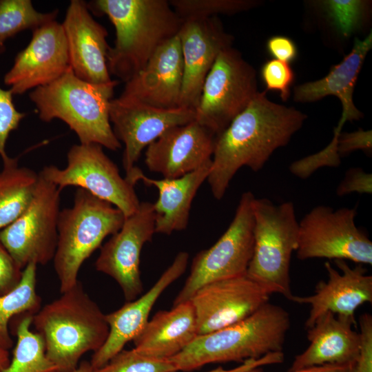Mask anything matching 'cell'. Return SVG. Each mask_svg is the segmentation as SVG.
Segmentation results:
<instances>
[{"mask_svg":"<svg viewBox=\"0 0 372 372\" xmlns=\"http://www.w3.org/2000/svg\"><path fill=\"white\" fill-rule=\"evenodd\" d=\"M334 261L340 272L326 262L328 280L319 282L313 295H293L291 300L311 306L305 322L307 329L326 312L355 320V310L362 304L372 302V276L366 274V269L360 264L351 267L344 260Z\"/></svg>","mask_w":372,"mask_h":372,"instance_id":"20","label":"cell"},{"mask_svg":"<svg viewBox=\"0 0 372 372\" xmlns=\"http://www.w3.org/2000/svg\"><path fill=\"white\" fill-rule=\"evenodd\" d=\"M283 361V353L282 351L274 352L267 354L256 360H247L234 369H225L222 366H218L216 369L206 372H245L252 369L259 368L260 366L263 365L280 364L282 363Z\"/></svg>","mask_w":372,"mask_h":372,"instance_id":"42","label":"cell"},{"mask_svg":"<svg viewBox=\"0 0 372 372\" xmlns=\"http://www.w3.org/2000/svg\"><path fill=\"white\" fill-rule=\"evenodd\" d=\"M356 208L313 207L299 222L296 256L372 264V242L355 223Z\"/></svg>","mask_w":372,"mask_h":372,"instance_id":"11","label":"cell"},{"mask_svg":"<svg viewBox=\"0 0 372 372\" xmlns=\"http://www.w3.org/2000/svg\"><path fill=\"white\" fill-rule=\"evenodd\" d=\"M156 227L154 203L141 202L132 214L125 217L121 228L101 248L95 268L112 277L129 302L143 291L140 256L143 245L152 240Z\"/></svg>","mask_w":372,"mask_h":372,"instance_id":"13","label":"cell"},{"mask_svg":"<svg viewBox=\"0 0 372 372\" xmlns=\"http://www.w3.org/2000/svg\"><path fill=\"white\" fill-rule=\"evenodd\" d=\"M251 192H244L225 233L207 249L198 253L174 305L189 301L203 286L246 274L254 249V216Z\"/></svg>","mask_w":372,"mask_h":372,"instance_id":"9","label":"cell"},{"mask_svg":"<svg viewBox=\"0 0 372 372\" xmlns=\"http://www.w3.org/2000/svg\"><path fill=\"white\" fill-rule=\"evenodd\" d=\"M10 362V358L8 351L0 348V372L7 368Z\"/></svg>","mask_w":372,"mask_h":372,"instance_id":"44","label":"cell"},{"mask_svg":"<svg viewBox=\"0 0 372 372\" xmlns=\"http://www.w3.org/2000/svg\"><path fill=\"white\" fill-rule=\"evenodd\" d=\"M33 315L23 314L17 329V343L10 364L1 372H58L47 358L41 337L30 330Z\"/></svg>","mask_w":372,"mask_h":372,"instance_id":"29","label":"cell"},{"mask_svg":"<svg viewBox=\"0 0 372 372\" xmlns=\"http://www.w3.org/2000/svg\"><path fill=\"white\" fill-rule=\"evenodd\" d=\"M10 90L0 87V156L3 162L9 159L6 145L10 134L17 130L25 113L17 110Z\"/></svg>","mask_w":372,"mask_h":372,"instance_id":"36","label":"cell"},{"mask_svg":"<svg viewBox=\"0 0 372 372\" xmlns=\"http://www.w3.org/2000/svg\"><path fill=\"white\" fill-rule=\"evenodd\" d=\"M177 371L169 359L144 355L134 349L122 350L106 364L93 372H172Z\"/></svg>","mask_w":372,"mask_h":372,"instance_id":"33","label":"cell"},{"mask_svg":"<svg viewBox=\"0 0 372 372\" xmlns=\"http://www.w3.org/2000/svg\"><path fill=\"white\" fill-rule=\"evenodd\" d=\"M371 46V32L363 40L355 38L349 54L335 65L327 76L294 87V100L301 103L314 102L333 95L339 99L342 105L339 122L344 124L347 121L361 118L363 114L354 105L353 94L357 78Z\"/></svg>","mask_w":372,"mask_h":372,"instance_id":"25","label":"cell"},{"mask_svg":"<svg viewBox=\"0 0 372 372\" xmlns=\"http://www.w3.org/2000/svg\"><path fill=\"white\" fill-rule=\"evenodd\" d=\"M198 335L194 309L189 300L156 313L133 340L134 349L148 357L170 359Z\"/></svg>","mask_w":372,"mask_h":372,"instance_id":"26","label":"cell"},{"mask_svg":"<svg viewBox=\"0 0 372 372\" xmlns=\"http://www.w3.org/2000/svg\"><path fill=\"white\" fill-rule=\"evenodd\" d=\"M189 254L179 252L170 266L163 273L154 285L144 294L127 302L118 309L105 314L109 334L103 346L96 351L90 362L94 370L106 364L134 340L148 322L149 313L163 292L180 276L187 268Z\"/></svg>","mask_w":372,"mask_h":372,"instance_id":"21","label":"cell"},{"mask_svg":"<svg viewBox=\"0 0 372 372\" xmlns=\"http://www.w3.org/2000/svg\"><path fill=\"white\" fill-rule=\"evenodd\" d=\"M39 175L27 208L0 231L1 242L22 270L31 262L48 264L56 249L61 190Z\"/></svg>","mask_w":372,"mask_h":372,"instance_id":"12","label":"cell"},{"mask_svg":"<svg viewBox=\"0 0 372 372\" xmlns=\"http://www.w3.org/2000/svg\"><path fill=\"white\" fill-rule=\"evenodd\" d=\"M94 369L91 366L90 362L83 361L72 372H93Z\"/></svg>","mask_w":372,"mask_h":372,"instance_id":"45","label":"cell"},{"mask_svg":"<svg viewBox=\"0 0 372 372\" xmlns=\"http://www.w3.org/2000/svg\"><path fill=\"white\" fill-rule=\"evenodd\" d=\"M109 116L116 138L125 145L123 166L127 174L145 147L168 129L194 121L195 112L182 107L157 108L119 96L111 100Z\"/></svg>","mask_w":372,"mask_h":372,"instance_id":"14","label":"cell"},{"mask_svg":"<svg viewBox=\"0 0 372 372\" xmlns=\"http://www.w3.org/2000/svg\"><path fill=\"white\" fill-rule=\"evenodd\" d=\"M216 135L195 120L171 127L149 144L145 163L164 178H177L212 161Z\"/></svg>","mask_w":372,"mask_h":372,"instance_id":"18","label":"cell"},{"mask_svg":"<svg viewBox=\"0 0 372 372\" xmlns=\"http://www.w3.org/2000/svg\"><path fill=\"white\" fill-rule=\"evenodd\" d=\"M37 266L31 262L22 271L19 285L11 291L0 296V348L8 350L12 347L10 335V320L19 314L36 313L40 307L41 298L37 293Z\"/></svg>","mask_w":372,"mask_h":372,"instance_id":"28","label":"cell"},{"mask_svg":"<svg viewBox=\"0 0 372 372\" xmlns=\"http://www.w3.org/2000/svg\"><path fill=\"white\" fill-rule=\"evenodd\" d=\"M353 364H327L320 366L304 368L288 372H351ZM245 372H263L258 368L252 369Z\"/></svg>","mask_w":372,"mask_h":372,"instance_id":"43","label":"cell"},{"mask_svg":"<svg viewBox=\"0 0 372 372\" xmlns=\"http://www.w3.org/2000/svg\"><path fill=\"white\" fill-rule=\"evenodd\" d=\"M258 92L248 106L216 136L207 178L214 197L220 200L242 167L260 170L271 154L285 146L303 125L307 115L269 100Z\"/></svg>","mask_w":372,"mask_h":372,"instance_id":"1","label":"cell"},{"mask_svg":"<svg viewBox=\"0 0 372 372\" xmlns=\"http://www.w3.org/2000/svg\"><path fill=\"white\" fill-rule=\"evenodd\" d=\"M372 131L362 128L352 132H340L337 138V151L340 157L361 149L371 152Z\"/></svg>","mask_w":372,"mask_h":372,"instance_id":"40","label":"cell"},{"mask_svg":"<svg viewBox=\"0 0 372 372\" xmlns=\"http://www.w3.org/2000/svg\"><path fill=\"white\" fill-rule=\"evenodd\" d=\"M334 135L331 143L320 152L292 163L289 171L293 175L304 179L322 167H338L340 157L337 151V138Z\"/></svg>","mask_w":372,"mask_h":372,"instance_id":"34","label":"cell"},{"mask_svg":"<svg viewBox=\"0 0 372 372\" xmlns=\"http://www.w3.org/2000/svg\"><path fill=\"white\" fill-rule=\"evenodd\" d=\"M70 65L79 79L96 85L112 81L107 68V32L91 14L87 3L72 0L63 23Z\"/></svg>","mask_w":372,"mask_h":372,"instance_id":"19","label":"cell"},{"mask_svg":"<svg viewBox=\"0 0 372 372\" xmlns=\"http://www.w3.org/2000/svg\"><path fill=\"white\" fill-rule=\"evenodd\" d=\"M361 340L358 357L351 372H372V316L366 313L360 317Z\"/></svg>","mask_w":372,"mask_h":372,"instance_id":"37","label":"cell"},{"mask_svg":"<svg viewBox=\"0 0 372 372\" xmlns=\"http://www.w3.org/2000/svg\"><path fill=\"white\" fill-rule=\"evenodd\" d=\"M355 320L331 312L321 315L307 330L310 344L295 357L289 371L327 364H353L360 350V335L352 329Z\"/></svg>","mask_w":372,"mask_h":372,"instance_id":"23","label":"cell"},{"mask_svg":"<svg viewBox=\"0 0 372 372\" xmlns=\"http://www.w3.org/2000/svg\"><path fill=\"white\" fill-rule=\"evenodd\" d=\"M118 81L93 84L77 77L71 68L54 81L34 89L29 96L39 118H58L78 136L80 143H95L116 151L121 147L110 121L109 107Z\"/></svg>","mask_w":372,"mask_h":372,"instance_id":"5","label":"cell"},{"mask_svg":"<svg viewBox=\"0 0 372 372\" xmlns=\"http://www.w3.org/2000/svg\"><path fill=\"white\" fill-rule=\"evenodd\" d=\"M39 174L61 190L74 186L87 191L118 208L125 217L135 212L141 203L134 185L121 176L98 144L74 145L68 152L65 168L48 165Z\"/></svg>","mask_w":372,"mask_h":372,"instance_id":"10","label":"cell"},{"mask_svg":"<svg viewBox=\"0 0 372 372\" xmlns=\"http://www.w3.org/2000/svg\"><path fill=\"white\" fill-rule=\"evenodd\" d=\"M260 75L267 90L278 92L282 101L290 96V87L294 81V72L289 63L271 59L265 62Z\"/></svg>","mask_w":372,"mask_h":372,"instance_id":"35","label":"cell"},{"mask_svg":"<svg viewBox=\"0 0 372 372\" xmlns=\"http://www.w3.org/2000/svg\"><path fill=\"white\" fill-rule=\"evenodd\" d=\"M267 50L274 59L287 63L294 61L298 54L295 43L289 37L282 35L270 37L267 42Z\"/></svg>","mask_w":372,"mask_h":372,"instance_id":"41","label":"cell"},{"mask_svg":"<svg viewBox=\"0 0 372 372\" xmlns=\"http://www.w3.org/2000/svg\"><path fill=\"white\" fill-rule=\"evenodd\" d=\"M58 10L40 12L30 0H0V54L5 42L18 33L34 29L56 20Z\"/></svg>","mask_w":372,"mask_h":372,"instance_id":"30","label":"cell"},{"mask_svg":"<svg viewBox=\"0 0 372 372\" xmlns=\"http://www.w3.org/2000/svg\"><path fill=\"white\" fill-rule=\"evenodd\" d=\"M211 161L181 177L173 179H153L146 176L135 166L125 175L133 185L142 181L157 188L159 196L154 203L156 214L155 232L170 235L187 228L192 200L203 183L207 180Z\"/></svg>","mask_w":372,"mask_h":372,"instance_id":"24","label":"cell"},{"mask_svg":"<svg viewBox=\"0 0 372 372\" xmlns=\"http://www.w3.org/2000/svg\"><path fill=\"white\" fill-rule=\"evenodd\" d=\"M22 271L0 240V296L9 293L19 285Z\"/></svg>","mask_w":372,"mask_h":372,"instance_id":"39","label":"cell"},{"mask_svg":"<svg viewBox=\"0 0 372 372\" xmlns=\"http://www.w3.org/2000/svg\"><path fill=\"white\" fill-rule=\"evenodd\" d=\"M124 220L122 211L111 203L85 189L76 190L73 205L61 210L58 218L53 261L61 293L78 282V273L84 261L101 247L107 236L121 228Z\"/></svg>","mask_w":372,"mask_h":372,"instance_id":"6","label":"cell"},{"mask_svg":"<svg viewBox=\"0 0 372 372\" xmlns=\"http://www.w3.org/2000/svg\"><path fill=\"white\" fill-rule=\"evenodd\" d=\"M70 68L63 28L53 20L32 30L30 43L17 54L3 81L13 94H21L54 81Z\"/></svg>","mask_w":372,"mask_h":372,"instance_id":"16","label":"cell"},{"mask_svg":"<svg viewBox=\"0 0 372 372\" xmlns=\"http://www.w3.org/2000/svg\"><path fill=\"white\" fill-rule=\"evenodd\" d=\"M32 324L58 372L74 371L83 354L103 346L110 331L105 314L79 280L34 313Z\"/></svg>","mask_w":372,"mask_h":372,"instance_id":"4","label":"cell"},{"mask_svg":"<svg viewBox=\"0 0 372 372\" xmlns=\"http://www.w3.org/2000/svg\"><path fill=\"white\" fill-rule=\"evenodd\" d=\"M18 159L10 157L0 172V231L27 208L38 183L39 174L19 166Z\"/></svg>","mask_w":372,"mask_h":372,"instance_id":"27","label":"cell"},{"mask_svg":"<svg viewBox=\"0 0 372 372\" xmlns=\"http://www.w3.org/2000/svg\"><path fill=\"white\" fill-rule=\"evenodd\" d=\"M183 61L177 36L162 45L145 66L125 82L120 96L161 109L179 107Z\"/></svg>","mask_w":372,"mask_h":372,"instance_id":"22","label":"cell"},{"mask_svg":"<svg viewBox=\"0 0 372 372\" xmlns=\"http://www.w3.org/2000/svg\"><path fill=\"white\" fill-rule=\"evenodd\" d=\"M169 3L183 20L236 14L258 4L254 0H169Z\"/></svg>","mask_w":372,"mask_h":372,"instance_id":"31","label":"cell"},{"mask_svg":"<svg viewBox=\"0 0 372 372\" xmlns=\"http://www.w3.org/2000/svg\"><path fill=\"white\" fill-rule=\"evenodd\" d=\"M178 37L183 61L179 107L195 110L207 75L219 54L232 46L234 37L218 17L185 19Z\"/></svg>","mask_w":372,"mask_h":372,"instance_id":"17","label":"cell"},{"mask_svg":"<svg viewBox=\"0 0 372 372\" xmlns=\"http://www.w3.org/2000/svg\"><path fill=\"white\" fill-rule=\"evenodd\" d=\"M328 19L344 37H349L360 25L369 3L360 0L319 1Z\"/></svg>","mask_w":372,"mask_h":372,"instance_id":"32","label":"cell"},{"mask_svg":"<svg viewBox=\"0 0 372 372\" xmlns=\"http://www.w3.org/2000/svg\"><path fill=\"white\" fill-rule=\"evenodd\" d=\"M252 210L254 249L246 275L270 295L279 293L291 300L290 262L299 231L294 205L254 198Z\"/></svg>","mask_w":372,"mask_h":372,"instance_id":"7","label":"cell"},{"mask_svg":"<svg viewBox=\"0 0 372 372\" xmlns=\"http://www.w3.org/2000/svg\"><path fill=\"white\" fill-rule=\"evenodd\" d=\"M291 322L282 307L267 302L245 319L198 335L169 360L176 371H190L211 363L258 359L282 351Z\"/></svg>","mask_w":372,"mask_h":372,"instance_id":"3","label":"cell"},{"mask_svg":"<svg viewBox=\"0 0 372 372\" xmlns=\"http://www.w3.org/2000/svg\"><path fill=\"white\" fill-rule=\"evenodd\" d=\"M353 192L371 194L372 174L364 172L362 168L355 167L348 169L337 187L336 194L342 197Z\"/></svg>","mask_w":372,"mask_h":372,"instance_id":"38","label":"cell"},{"mask_svg":"<svg viewBox=\"0 0 372 372\" xmlns=\"http://www.w3.org/2000/svg\"><path fill=\"white\" fill-rule=\"evenodd\" d=\"M258 92L255 69L239 51L227 48L217 56L205 78L194 120L218 136Z\"/></svg>","mask_w":372,"mask_h":372,"instance_id":"8","label":"cell"},{"mask_svg":"<svg viewBox=\"0 0 372 372\" xmlns=\"http://www.w3.org/2000/svg\"><path fill=\"white\" fill-rule=\"evenodd\" d=\"M87 5L90 12L106 15L115 28L107 68L110 74L125 82L178 35L183 21L167 0H95Z\"/></svg>","mask_w":372,"mask_h":372,"instance_id":"2","label":"cell"},{"mask_svg":"<svg viewBox=\"0 0 372 372\" xmlns=\"http://www.w3.org/2000/svg\"><path fill=\"white\" fill-rule=\"evenodd\" d=\"M270 294L246 274L207 284L189 300L198 335L236 323L269 302Z\"/></svg>","mask_w":372,"mask_h":372,"instance_id":"15","label":"cell"}]
</instances>
